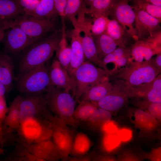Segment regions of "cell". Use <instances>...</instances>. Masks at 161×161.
I'll use <instances>...</instances> for the list:
<instances>
[{
	"label": "cell",
	"mask_w": 161,
	"mask_h": 161,
	"mask_svg": "<svg viewBox=\"0 0 161 161\" xmlns=\"http://www.w3.org/2000/svg\"><path fill=\"white\" fill-rule=\"evenodd\" d=\"M61 37V32L58 31L32 45L20 61L21 74L45 64L56 49Z\"/></svg>",
	"instance_id": "cell-1"
},
{
	"label": "cell",
	"mask_w": 161,
	"mask_h": 161,
	"mask_svg": "<svg viewBox=\"0 0 161 161\" xmlns=\"http://www.w3.org/2000/svg\"><path fill=\"white\" fill-rule=\"evenodd\" d=\"M47 106L55 116L66 124L76 127L79 123L74 118L75 101L69 92L52 86L45 95Z\"/></svg>",
	"instance_id": "cell-2"
},
{
	"label": "cell",
	"mask_w": 161,
	"mask_h": 161,
	"mask_svg": "<svg viewBox=\"0 0 161 161\" xmlns=\"http://www.w3.org/2000/svg\"><path fill=\"white\" fill-rule=\"evenodd\" d=\"M160 73L161 69L155 66L151 58L142 62H131L116 74L117 78L122 79L127 86L132 87L151 82Z\"/></svg>",
	"instance_id": "cell-3"
},
{
	"label": "cell",
	"mask_w": 161,
	"mask_h": 161,
	"mask_svg": "<svg viewBox=\"0 0 161 161\" xmlns=\"http://www.w3.org/2000/svg\"><path fill=\"white\" fill-rule=\"evenodd\" d=\"M50 68L44 64L21 74L18 87L21 92L41 94L53 86L49 75Z\"/></svg>",
	"instance_id": "cell-4"
},
{
	"label": "cell",
	"mask_w": 161,
	"mask_h": 161,
	"mask_svg": "<svg viewBox=\"0 0 161 161\" xmlns=\"http://www.w3.org/2000/svg\"><path fill=\"white\" fill-rule=\"evenodd\" d=\"M58 26L55 20L41 19L21 15H18L12 23V27L20 28L27 35L38 40L48 32L58 31Z\"/></svg>",
	"instance_id": "cell-5"
},
{
	"label": "cell",
	"mask_w": 161,
	"mask_h": 161,
	"mask_svg": "<svg viewBox=\"0 0 161 161\" xmlns=\"http://www.w3.org/2000/svg\"><path fill=\"white\" fill-rule=\"evenodd\" d=\"M129 117L140 137L150 140L158 137V120L148 112L138 108L131 109Z\"/></svg>",
	"instance_id": "cell-6"
},
{
	"label": "cell",
	"mask_w": 161,
	"mask_h": 161,
	"mask_svg": "<svg viewBox=\"0 0 161 161\" xmlns=\"http://www.w3.org/2000/svg\"><path fill=\"white\" fill-rule=\"evenodd\" d=\"M106 75H109L108 72L85 61L77 69L75 74V100H78L89 87Z\"/></svg>",
	"instance_id": "cell-7"
},
{
	"label": "cell",
	"mask_w": 161,
	"mask_h": 161,
	"mask_svg": "<svg viewBox=\"0 0 161 161\" xmlns=\"http://www.w3.org/2000/svg\"><path fill=\"white\" fill-rule=\"evenodd\" d=\"M46 115L50 121L52 141L61 154L62 160L66 161L70 154L73 142L71 133L63 120L47 112Z\"/></svg>",
	"instance_id": "cell-8"
},
{
	"label": "cell",
	"mask_w": 161,
	"mask_h": 161,
	"mask_svg": "<svg viewBox=\"0 0 161 161\" xmlns=\"http://www.w3.org/2000/svg\"><path fill=\"white\" fill-rule=\"evenodd\" d=\"M110 92L102 99L92 102L97 108L111 112L120 109L133 97L129 87L123 80H116Z\"/></svg>",
	"instance_id": "cell-9"
},
{
	"label": "cell",
	"mask_w": 161,
	"mask_h": 161,
	"mask_svg": "<svg viewBox=\"0 0 161 161\" xmlns=\"http://www.w3.org/2000/svg\"><path fill=\"white\" fill-rule=\"evenodd\" d=\"M37 117H28L20 122L19 128L21 134L28 142L34 144L50 139L52 131L50 125L44 124Z\"/></svg>",
	"instance_id": "cell-10"
},
{
	"label": "cell",
	"mask_w": 161,
	"mask_h": 161,
	"mask_svg": "<svg viewBox=\"0 0 161 161\" xmlns=\"http://www.w3.org/2000/svg\"><path fill=\"white\" fill-rule=\"evenodd\" d=\"M131 62H142L148 61L152 57L161 53V42L153 35L138 40L130 48Z\"/></svg>",
	"instance_id": "cell-11"
},
{
	"label": "cell",
	"mask_w": 161,
	"mask_h": 161,
	"mask_svg": "<svg viewBox=\"0 0 161 161\" xmlns=\"http://www.w3.org/2000/svg\"><path fill=\"white\" fill-rule=\"evenodd\" d=\"M129 1L115 0L109 14L123 27L127 36L138 40L134 27L135 14L133 7L129 4Z\"/></svg>",
	"instance_id": "cell-12"
},
{
	"label": "cell",
	"mask_w": 161,
	"mask_h": 161,
	"mask_svg": "<svg viewBox=\"0 0 161 161\" xmlns=\"http://www.w3.org/2000/svg\"><path fill=\"white\" fill-rule=\"evenodd\" d=\"M38 41L27 35L20 28L14 26L5 30L2 40L7 49L13 53L21 52Z\"/></svg>",
	"instance_id": "cell-13"
},
{
	"label": "cell",
	"mask_w": 161,
	"mask_h": 161,
	"mask_svg": "<svg viewBox=\"0 0 161 161\" xmlns=\"http://www.w3.org/2000/svg\"><path fill=\"white\" fill-rule=\"evenodd\" d=\"M133 7L135 14V34L138 40L145 38L160 30V21L135 6Z\"/></svg>",
	"instance_id": "cell-14"
},
{
	"label": "cell",
	"mask_w": 161,
	"mask_h": 161,
	"mask_svg": "<svg viewBox=\"0 0 161 161\" xmlns=\"http://www.w3.org/2000/svg\"><path fill=\"white\" fill-rule=\"evenodd\" d=\"M81 32L79 29H75L71 36V57L67 72L73 86L72 95L73 96L75 94V73L77 69L85 61L81 44Z\"/></svg>",
	"instance_id": "cell-15"
},
{
	"label": "cell",
	"mask_w": 161,
	"mask_h": 161,
	"mask_svg": "<svg viewBox=\"0 0 161 161\" xmlns=\"http://www.w3.org/2000/svg\"><path fill=\"white\" fill-rule=\"evenodd\" d=\"M129 87L133 97L161 103V73L150 82Z\"/></svg>",
	"instance_id": "cell-16"
},
{
	"label": "cell",
	"mask_w": 161,
	"mask_h": 161,
	"mask_svg": "<svg viewBox=\"0 0 161 161\" xmlns=\"http://www.w3.org/2000/svg\"><path fill=\"white\" fill-rule=\"evenodd\" d=\"M47 107L45 95L38 94L23 98L20 103V122L28 117H37L42 114Z\"/></svg>",
	"instance_id": "cell-17"
},
{
	"label": "cell",
	"mask_w": 161,
	"mask_h": 161,
	"mask_svg": "<svg viewBox=\"0 0 161 161\" xmlns=\"http://www.w3.org/2000/svg\"><path fill=\"white\" fill-rule=\"evenodd\" d=\"M109 76H103L89 87L80 98V101L97 102L106 96L112 87V83L110 82Z\"/></svg>",
	"instance_id": "cell-18"
},
{
	"label": "cell",
	"mask_w": 161,
	"mask_h": 161,
	"mask_svg": "<svg viewBox=\"0 0 161 161\" xmlns=\"http://www.w3.org/2000/svg\"><path fill=\"white\" fill-rule=\"evenodd\" d=\"M28 152L47 161L62 160L61 154L50 139L32 144Z\"/></svg>",
	"instance_id": "cell-19"
},
{
	"label": "cell",
	"mask_w": 161,
	"mask_h": 161,
	"mask_svg": "<svg viewBox=\"0 0 161 161\" xmlns=\"http://www.w3.org/2000/svg\"><path fill=\"white\" fill-rule=\"evenodd\" d=\"M49 75L52 85L57 88L72 93V83L68 72L58 60H54L49 69Z\"/></svg>",
	"instance_id": "cell-20"
},
{
	"label": "cell",
	"mask_w": 161,
	"mask_h": 161,
	"mask_svg": "<svg viewBox=\"0 0 161 161\" xmlns=\"http://www.w3.org/2000/svg\"><path fill=\"white\" fill-rule=\"evenodd\" d=\"M80 30L84 33V36H81V44L85 61L100 66V61L98 57L94 38L91 34L89 27L84 25L80 28Z\"/></svg>",
	"instance_id": "cell-21"
},
{
	"label": "cell",
	"mask_w": 161,
	"mask_h": 161,
	"mask_svg": "<svg viewBox=\"0 0 161 161\" xmlns=\"http://www.w3.org/2000/svg\"><path fill=\"white\" fill-rule=\"evenodd\" d=\"M14 76L12 58L5 53H0V81L6 88V95L9 94L12 88Z\"/></svg>",
	"instance_id": "cell-22"
},
{
	"label": "cell",
	"mask_w": 161,
	"mask_h": 161,
	"mask_svg": "<svg viewBox=\"0 0 161 161\" xmlns=\"http://www.w3.org/2000/svg\"><path fill=\"white\" fill-rule=\"evenodd\" d=\"M115 0H89L84 1L85 14L91 15L94 18L100 16L108 17Z\"/></svg>",
	"instance_id": "cell-23"
},
{
	"label": "cell",
	"mask_w": 161,
	"mask_h": 161,
	"mask_svg": "<svg viewBox=\"0 0 161 161\" xmlns=\"http://www.w3.org/2000/svg\"><path fill=\"white\" fill-rule=\"evenodd\" d=\"M65 24H62L61 37L55 52L58 61L67 71L71 57V48L68 45L66 39Z\"/></svg>",
	"instance_id": "cell-24"
},
{
	"label": "cell",
	"mask_w": 161,
	"mask_h": 161,
	"mask_svg": "<svg viewBox=\"0 0 161 161\" xmlns=\"http://www.w3.org/2000/svg\"><path fill=\"white\" fill-rule=\"evenodd\" d=\"M94 40L98 57L100 61L106 55L112 53L118 46L109 35L104 32Z\"/></svg>",
	"instance_id": "cell-25"
},
{
	"label": "cell",
	"mask_w": 161,
	"mask_h": 161,
	"mask_svg": "<svg viewBox=\"0 0 161 161\" xmlns=\"http://www.w3.org/2000/svg\"><path fill=\"white\" fill-rule=\"evenodd\" d=\"M58 16L54 0H41L30 16L41 19L56 20Z\"/></svg>",
	"instance_id": "cell-26"
},
{
	"label": "cell",
	"mask_w": 161,
	"mask_h": 161,
	"mask_svg": "<svg viewBox=\"0 0 161 161\" xmlns=\"http://www.w3.org/2000/svg\"><path fill=\"white\" fill-rule=\"evenodd\" d=\"M104 32L110 36L119 47H126L125 37L127 35L123 27L116 20L109 19Z\"/></svg>",
	"instance_id": "cell-27"
},
{
	"label": "cell",
	"mask_w": 161,
	"mask_h": 161,
	"mask_svg": "<svg viewBox=\"0 0 161 161\" xmlns=\"http://www.w3.org/2000/svg\"><path fill=\"white\" fill-rule=\"evenodd\" d=\"M21 97H15L7 109L4 121L6 125L10 129L19 128L20 123V103Z\"/></svg>",
	"instance_id": "cell-28"
},
{
	"label": "cell",
	"mask_w": 161,
	"mask_h": 161,
	"mask_svg": "<svg viewBox=\"0 0 161 161\" xmlns=\"http://www.w3.org/2000/svg\"><path fill=\"white\" fill-rule=\"evenodd\" d=\"M18 15L16 0H0V23L13 21Z\"/></svg>",
	"instance_id": "cell-29"
},
{
	"label": "cell",
	"mask_w": 161,
	"mask_h": 161,
	"mask_svg": "<svg viewBox=\"0 0 161 161\" xmlns=\"http://www.w3.org/2000/svg\"><path fill=\"white\" fill-rule=\"evenodd\" d=\"M91 142L88 137L85 134L78 133L73 142L71 153L74 157L85 155L89 151Z\"/></svg>",
	"instance_id": "cell-30"
},
{
	"label": "cell",
	"mask_w": 161,
	"mask_h": 161,
	"mask_svg": "<svg viewBox=\"0 0 161 161\" xmlns=\"http://www.w3.org/2000/svg\"><path fill=\"white\" fill-rule=\"evenodd\" d=\"M75 109L73 117L79 123L80 121H87L92 117L97 107L92 102L81 101Z\"/></svg>",
	"instance_id": "cell-31"
},
{
	"label": "cell",
	"mask_w": 161,
	"mask_h": 161,
	"mask_svg": "<svg viewBox=\"0 0 161 161\" xmlns=\"http://www.w3.org/2000/svg\"><path fill=\"white\" fill-rule=\"evenodd\" d=\"M111 112L97 108L94 113L87 121L89 126L94 129H100L107 122L111 120Z\"/></svg>",
	"instance_id": "cell-32"
},
{
	"label": "cell",
	"mask_w": 161,
	"mask_h": 161,
	"mask_svg": "<svg viewBox=\"0 0 161 161\" xmlns=\"http://www.w3.org/2000/svg\"><path fill=\"white\" fill-rule=\"evenodd\" d=\"M84 1L81 0H67L65 11V17L71 21L75 29H77L78 20L76 16L82 9Z\"/></svg>",
	"instance_id": "cell-33"
},
{
	"label": "cell",
	"mask_w": 161,
	"mask_h": 161,
	"mask_svg": "<svg viewBox=\"0 0 161 161\" xmlns=\"http://www.w3.org/2000/svg\"><path fill=\"white\" fill-rule=\"evenodd\" d=\"M133 101L134 104L138 109L149 113L158 121L161 119V103L150 102L145 100L136 98Z\"/></svg>",
	"instance_id": "cell-34"
},
{
	"label": "cell",
	"mask_w": 161,
	"mask_h": 161,
	"mask_svg": "<svg viewBox=\"0 0 161 161\" xmlns=\"http://www.w3.org/2000/svg\"><path fill=\"white\" fill-rule=\"evenodd\" d=\"M134 6L139 9L148 13L157 19L161 20V7L154 5L145 1L144 0H133Z\"/></svg>",
	"instance_id": "cell-35"
},
{
	"label": "cell",
	"mask_w": 161,
	"mask_h": 161,
	"mask_svg": "<svg viewBox=\"0 0 161 161\" xmlns=\"http://www.w3.org/2000/svg\"><path fill=\"white\" fill-rule=\"evenodd\" d=\"M108 19L107 17L100 16L96 18H94L92 21H90V30L94 38L104 32Z\"/></svg>",
	"instance_id": "cell-36"
},
{
	"label": "cell",
	"mask_w": 161,
	"mask_h": 161,
	"mask_svg": "<svg viewBox=\"0 0 161 161\" xmlns=\"http://www.w3.org/2000/svg\"><path fill=\"white\" fill-rule=\"evenodd\" d=\"M121 140L114 134H105L103 138V153L112 154V152L120 144Z\"/></svg>",
	"instance_id": "cell-37"
},
{
	"label": "cell",
	"mask_w": 161,
	"mask_h": 161,
	"mask_svg": "<svg viewBox=\"0 0 161 161\" xmlns=\"http://www.w3.org/2000/svg\"><path fill=\"white\" fill-rule=\"evenodd\" d=\"M41 0H16L19 15L30 16L35 11Z\"/></svg>",
	"instance_id": "cell-38"
},
{
	"label": "cell",
	"mask_w": 161,
	"mask_h": 161,
	"mask_svg": "<svg viewBox=\"0 0 161 161\" xmlns=\"http://www.w3.org/2000/svg\"><path fill=\"white\" fill-rule=\"evenodd\" d=\"M145 154L129 149L121 151L117 157L118 161H144Z\"/></svg>",
	"instance_id": "cell-39"
},
{
	"label": "cell",
	"mask_w": 161,
	"mask_h": 161,
	"mask_svg": "<svg viewBox=\"0 0 161 161\" xmlns=\"http://www.w3.org/2000/svg\"><path fill=\"white\" fill-rule=\"evenodd\" d=\"M91 161H118L113 154L103 152H94L90 155Z\"/></svg>",
	"instance_id": "cell-40"
},
{
	"label": "cell",
	"mask_w": 161,
	"mask_h": 161,
	"mask_svg": "<svg viewBox=\"0 0 161 161\" xmlns=\"http://www.w3.org/2000/svg\"><path fill=\"white\" fill-rule=\"evenodd\" d=\"M56 10L62 18V23H64L65 11L67 0H54Z\"/></svg>",
	"instance_id": "cell-41"
},
{
	"label": "cell",
	"mask_w": 161,
	"mask_h": 161,
	"mask_svg": "<svg viewBox=\"0 0 161 161\" xmlns=\"http://www.w3.org/2000/svg\"><path fill=\"white\" fill-rule=\"evenodd\" d=\"M145 159L149 161H161V147L153 149L149 153L145 154Z\"/></svg>",
	"instance_id": "cell-42"
},
{
	"label": "cell",
	"mask_w": 161,
	"mask_h": 161,
	"mask_svg": "<svg viewBox=\"0 0 161 161\" xmlns=\"http://www.w3.org/2000/svg\"><path fill=\"white\" fill-rule=\"evenodd\" d=\"M100 130L105 134H114L117 131V128L114 123L110 120L106 123Z\"/></svg>",
	"instance_id": "cell-43"
},
{
	"label": "cell",
	"mask_w": 161,
	"mask_h": 161,
	"mask_svg": "<svg viewBox=\"0 0 161 161\" xmlns=\"http://www.w3.org/2000/svg\"><path fill=\"white\" fill-rule=\"evenodd\" d=\"M5 97H0V129L7 112Z\"/></svg>",
	"instance_id": "cell-44"
},
{
	"label": "cell",
	"mask_w": 161,
	"mask_h": 161,
	"mask_svg": "<svg viewBox=\"0 0 161 161\" xmlns=\"http://www.w3.org/2000/svg\"><path fill=\"white\" fill-rule=\"evenodd\" d=\"M117 134L121 141H123L129 140L132 137L131 131L126 129H123L119 130L117 131Z\"/></svg>",
	"instance_id": "cell-45"
},
{
	"label": "cell",
	"mask_w": 161,
	"mask_h": 161,
	"mask_svg": "<svg viewBox=\"0 0 161 161\" xmlns=\"http://www.w3.org/2000/svg\"><path fill=\"white\" fill-rule=\"evenodd\" d=\"M12 22L0 23V42L2 41L5 30L11 27Z\"/></svg>",
	"instance_id": "cell-46"
},
{
	"label": "cell",
	"mask_w": 161,
	"mask_h": 161,
	"mask_svg": "<svg viewBox=\"0 0 161 161\" xmlns=\"http://www.w3.org/2000/svg\"><path fill=\"white\" fill-rule=\"evenodd\" d=\"M28 161H47L38 157L27 151L24 152L23 155Z\"/></svg>",
	"instance_id": "cell-47"
},
{
	"label": "cell",
	"mask_w": 161,
	"mask_h": 161,
	"mask_svg": "<svg viewBox=\"0 0 161 161\" xmlns=\"http://www.w3.org/2000/svg\"><path fill=\"white\" fill-rule=\"evenodd\" d=\"M67 161H91L90 155H84L80 157H74L68 158Z\"/></svg>",
	"instance_id": "cell-48"
},
{
	"label": "cell",
	"mask_w": 161,
	"mask_h": 161,
	"mask_svg": "<svg viewBox=\"0 0 161 161\" xmlns=\"http://www.w3.org/2000/svg\"><path fill=\"white\" fill-rule=\"evenodd\" d=\"M154 63L155 66L160 69H161V53L157 55L156 58L153 59Z\"/></svg>",
	"instance_id": "cell-49"
},
{
	"label": "cell",
	"mask_w": 161,
	"mask_h": 161,
	"mask_svg": "<svg viewBox=\"0 0 161 161\" xmlns=\"http://www.w3.org/2000/svg\"><path fill=\"white\" fill-rule=\"evenodd\" d=\"M6 94V88L4 85L0 81V97H5V95Z\"/></svg>",
	"instance_id": "cell-50"
},
{
	"label": "cell",
	"mask_w": 161,
	"mask_h": 161,
	"mask_svg": "<svg viewBox=\"0 0 161 161\" xmlns=\"http://www.w3.org/2000/svg\"><path fill=\"white\" fill-rule=\"evenodd\" d=\"M144 1L152 4L161 7V0H144Z\"/></svg>",
	"instance_id": "cell-51"
},
{
	"label": "cell",
	"mask_w": 161,
	"mask_h": 161,
	"mask_svg": "<svg viewBox=\"0 0 161 161\" xmlns=\"http://www.w3.org/2000/svg\"><path fill=\"white\" fill-rule=\"evenodd\" d=\"M13 161H28L23 155H21L16 158Z\"/></svg>",
	"instance_id": "cell-52"
},
{
	"label": "cell",
	"mask_w": 161,
	"mask_h": 161,
	"mask_svg": "<svg viewBox=\"0 0 161 161\" xmlns=\"http://www.w3.org/2000/svg\"><path fill=\"white\" fill-rule=\"evenodd\" d=\"M2 150L1 149V148L0 147V155L2 153Z\"/></svg>",
	"instance_id": "cell-53"
}]
</instances>
